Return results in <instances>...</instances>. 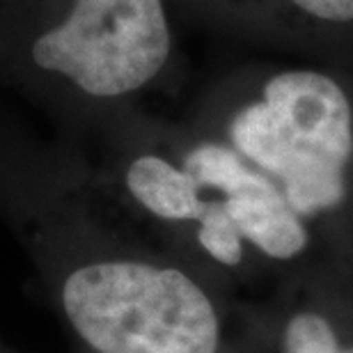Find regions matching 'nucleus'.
Masks as SVG:
<instances>
[{"mask_svg": "<svg viewBox=\"0 0 353 353\" xmlns=\"http://www.w3.org/2000/svg\"><path fill=\"white\" fill-rule=\"evenodd\" d=\"M0 223L76 353H236L234 296L157 241L72 140L0 112Z\"/></svg>", "mask_w": 353, "mask_h": 353, "instance_id": "nucleus-1", "label": "nucleus"}, {"mask_svg": "<svg viewBox=\"0 0 353 353\" xmlns=\"http://www.w3.org/2000/svg\"><path fill=\"white\" fill-rule=\"evenodd\" d=\"M236 353H353V340L333 312L289 299L239 316Z\"/></svg>", "mask_w": 353, "mask_h": 353, "instance_id": "nucleus-5", "label": "nucleus"}, {"mask_svg": "<svg viewBox=\"0 0 353 353\" xmlns=\"http://www.w3.org/2000/svg\"><path fill=\"white\" fill-rule=\"evenodd\" d=\"M0 353H21V351H14L10 347H5V344H0Z\"/></svg>", "mask_w": 353, "mask_h": 353, "instance_id": "nucleus-7", "label": "nucleus"}, {"mask_svg": "<svg viewBox=\"0 0 353 353\" xmlns=\"http://www.w3.org/2000/svg\"><path fill=\"white\" fill-rule=\"evenodd\" d=\"M183 3L216 19L248 28L273 26L282 19L319 21L326 26L353 23V0H183Z\"/></svg>", "mask_w": 353, "mask_h": 353, "instance_id": "nucleus-6", "label": "nucleus"}, {"mask_svg": "<svg viewBox=\"0 0 353 353\" xmlns=\"http://www.w3.org/2000/svg\"><path fill=\"white\" fill-rule=\"evenodd\" d=\"M183 0H0V88L65 138L147 108L179 60Z\"/></svg>", "mask_w": 353, "mask_h": 353, "instance_id": "nucleus-2", "label": "nucleus"}, {"mask_svg": "<svg viewBox=\"0 0 353 353\" xmlns=\"http://www.w3.org/2000/svg\"><path fill=\"white\" fill-rule=\"evenodd\" d=\"M168 138L186 170L223 202L259 266L292 264L312 243L310 223L292 209L264 172L228 143L188 122H168Z\"/></svg>", "mask_w": 353, "mask_h": 353, "instance_id": "nucleus-4", "label": "nucleus"}, {"mask_svg": "<svg viewBox=\"0 0 353 353\" xmlns=\"http://www.w3.org/2000/svg\"><path fill=\"white\" fill-rule=\"evenodd\" d=\"M188 124L221 138L282 190L303 221L349 200L353 101L333 74L312 67L230 76Z\"/></svg>", "mask_w": 353, "mask_h": 353, "instance_id": "nucleus-3", "label": "nucleus"}]
</instances>
